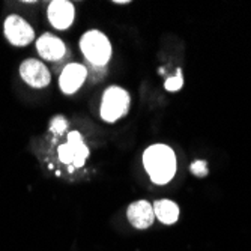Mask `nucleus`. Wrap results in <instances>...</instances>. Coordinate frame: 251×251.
<instances>
[{
  "mask_svg": "<svg viewBox=\"0 0 251 251\" xmlns=\"http://www.w3.org/2000/svg\"><path fill=\"white\" fill-rule=\"evenodd\" d=\"M126 215H128V221L131 223V226H134L135 229H140V230L148 229L155 221L153 206L146 200H139L129 204Z\"/></svg>",
  "mask_w": 251,
  "mask_h": 251,
  "instance_id": "obj_9",
  "label": "nucleus"
},
{
  "mask_svg": "<svg viewBox=\"0 0 251 251\" xmlns=\"http://www.w3.org/2000/svg\"><path fill=\"white\" fill-rule=\"evenodd\" d=\"M36 50L42 59L51 60V62L60 60L66 53V47L63 41L51 33H44L36 41Z\"/></svg>",
  "mask_w": 251,
  "mask_h": 251,
  "instance_id": "obj_10",
  "label": "nucleus"
},
{
  "mask_svg": "<svg viewBox=\"0 0 251 251\" xmlns=\"http://www.w3.org/2000/svg\"><path fill=\"white\" fill-rule=\"evenodd\" d=\"M129 104H131V98L126 90L118 86H111L102 95L101 110H100L101 118L110 124L116 122L128 113Z\"/></svg>",
  "mask_w": 251,
  "mask_h": 251,
  "instance_id": "obj_3",
  "label": "nucleus"
},
{
  "mask_svg": "<svg viewBox=\"0 0 251 251\" xmlns=\"http://www.w3.org/2000/svg\"><path fill=\"white\" fill-rule=\"evenodd\" d=\"M6 39L15 47H25L35 41V30L29 23L20 15H9L3 25Z\"/></svg>",
  "mask_w": 251,
  "mask_h": 251,
  "instance_id": "obj_5",
  "label": "nucleus"
},
{
  "mask_svg": "<svg viewBox=\"0 0 251 251\" xmlns=\"http://www.w3.org/2000/svg\"><path fill=\"white\" fill-rule=\"evenodd\" d=\"M143 164L156 185H164L176 173V156L173 149L166 145H152L143 153Z\"/></svg>",
  "mask_w": 251,
  "mask_h": 251,
  "instance_id": "obj_1",
  "label": "nucleus"
},
{
  "mask_svg": "<svg viewBox=\"0 0 251 251\" xmlns=\"http://www.w3.org/2000/svg\"><path fill=\"white\" fill-rule=\"evenodd\" d=\"M60 161L65 164H73L74 169H80L84 166L86 159L89 156V149L81 140V135L78 131H73L68 134V143L60 145L57 149Z\"/></svg>",
  "mask_w": 251,
  "mask_h": 251,
  "instance_id": "obj_4",
  "label": "nucleus"
},
{
  "mask_svg": "<svg viewBox=\"0 0 251 251\" xmlns=\"http://www.w3.org/2000/svg\"><path fill=\"white\" fill-rule=\"evenodd\" d=\"M80 49L94 66H104L111 59V44L100 30L86 32L80 39Z\"/></svg>",
  "mask_w": 251,
  "mask_h": 251,
  "instance_id": "obj_2",
  "label": "nucleus"
},
{
  "mask_svg": "<svg viewBox=\"0 0 251 251\" xmlns=\"http://www.w3.org/2000/svg\"><path fill=\"white\" fill-rule=\"evenodd\" d=\"M182 84H184V78H182V71L179 70L173 78H169L166 81V89L169 92H176V90H179L182 87Z\"/></svg>",
  "mask_w": 251,
  "mask_h": 251,
  "instance_id": "obj_12",
  "label": "nucleus"
},
{
  "mask_svg": "<svg viewBox=\"0 0 251 251\" xmlns=\"http://www.w3.org/2000/svg\"><path fill=\"white\" fill-rule=\"evenodd\" d=\"M155 217L163 224H175L179 218V206L172 200H158L153 203Z\"/></svg>",
  "mask_w": 251,
  "mask_h": 251,
  "instance_id": "obj_11",
  "label": "nucleus"
},
{
  "mask_svg": "<svg viewBox=\"0 0 251 251\" xmlns=\"http://www.w3.org/2000/svg\"><path fill=\"white\" fill-rule=\"evenodd\" d=\"M115 3L116 5H125V3H129V0H116Z\"/></svg>",
  "mask_w": 251,
  "mask_h": 251,
  "instance_id": "obj_15",
  "label": "nucleus"
},
{
  "mask_svg": "<svg viewBox=\"0 0 251 251\" xmlns=\"http://www.w3.org/2000/svg\"><path fill=\"white\" fill-rule=\"evenodd\" d=\"M191 172L199 176V177H203L208 175V167H206V161H201V159H199V161H196L194 164H191Z\"/></svg>",
  "mask_w": 251,
  "mask_h": 251,
  "instance_id": "obj_14",
  "label": "nucleus"
},
{
  "mask_svg": "<svg viewBox=\"0 0 251 251\" xmlns=\"http://www.w3.org/2000/svg\"><path fill=\"white\" fill-rule=\"evenodd\" d=\"M20 75L29 86L35 89H42L49 86L51 81V75L49 68L36 59H26L20 65Z\"/></svg>",
  "mask_w": 251,
  "mask_h": 251,
  "instance_id": "obj_6",
  "label": "nucleus"
},
{
  "mask_svg": "<svg viewBox=\"0 0 251 251\" xmlns=\"http://www.w3.org/2000/svg\"><path fill=\"white\" fill-rule=\"evenodd\" d=\"M66 126H68V124H66L65 118H62V116H56L50 124V129L56 134H62L66 129Z\"/></svg>",
  "mask_w": 251,
  "mask_h": 251,
  "instance_id": "obj_13",
  "label": "nucleus"
},
{
  "mask_svg": "<svg viewBox=\"0 0 251 251\" xmlns=\"http://www.w3.org/2000/svg\"><path fill=\"white\" fill-rule=\"evenodd\" d=\"M87 77V70L80 63H68L59 77V86L62 92L71 95L81 87Z\"/></svg>",
  "mask_w": 251,
  "mask_h": 251,
  "instance_id": "obj_8",
  "label": "nucleus"
},
{
  "mask_svg": "<svg viewBox=\"0 0 251 251\" xmlns=\"http://www.w3.org/2000/svg\"><path fill=\"white\" fill-rule=\"evenodd\" d=\"M49 21L57 30H66L74 23L75 8L66 0H53L47 9Z\"/></svg>",
  "mask_w": 251,
  "mask_h": 251,
  "instance_id": "obj_7",
  "label": "nucleus"
}]
</instances>
